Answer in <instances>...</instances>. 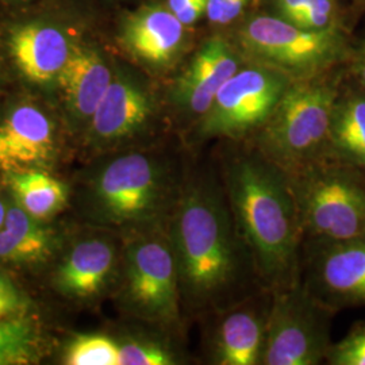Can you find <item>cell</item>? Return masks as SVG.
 <instances>
[{
  "label": "cell",
  "instance_id": "6da1fadb",
  "mask_svg": "<svg viewBox=\"0 0 365 365\" xmlns=\"http://www.w3.org/2000/svg\"><path fill=\"white\" fill-rule=\"evenodd\" d=\"M185 318L199 321L264 289L240 233L215 161L194 153L167 226Z\"/></svg>",
  "mask_w": 365,
  "mask_h": 365
},
{
  "label": "cell",
  "instance_id": "7a4b0ae2",
  "mask_svg": "<svg viewBox=\"0 0 365 365\" xmlns=\"http://www.w3.org/2000/svg\"><path fill=\"white\" fill-rule=\"evenodd\" d=\"M215 164L262 286L300 280L304 230L291 182L248 143L222 141Z\"/></svg>",
  "mask_w": 365,
  "mask_h": 365
},
{
  "label": "cell",
  "instance_id": "3957f363",
  "mask_svg": "<svg viewBox=\"0 0 365 365\" xmlns=\"http://www.w3.org/2000/svg\"><path fill=\"white\" fill-rule=\"evenodd\" d=\"M192 150L170 160L141 149L119 152L92 182L96 221L126 235L167 229L180 200Z\"/></svg>",
  "mask_w": 365,
  "mask_h": 365
},
{
  "label": "cell",
  "instance_id": "277c9868",
  "mask_svg": "<svg viewBox=\"0 0 365 365\" xmlns=\"http://www.w3.org/2000/svg\"><path fill=\"white\" fill-rule=\"evenodd\" d=\"M345 78L344 66L317 78L292 81L267 122L244 143L287 175L324 158Z\"/></svg>",
  "mask_w": 365,
  "mask_h": 365
},
{
  "label": "cell",
  "instance_id": "5b68a950",
  "mask_svg": "<svg viewBox=\"0 0 365 365\" xmlns=\"http://www.w3.org/2000/svg\"><path fill=\"white\" fill-rule=\"evenodd\" d=\"M248 61L272 68L292 81L346 66L352 43L345 29L307 30L269 14H249L230 36Z\"/></svg>",
  "mask_w": 365,
  "mask_h": 365
},
{
  "label": "cell",
  "instance_id": "8992f818",
  "mask_svg": "<svg viewBox=\"0 0 365 365\" xmlns=\"http://www.w3.org/2000/svg\"><path fill=\"white\" fill-rule=\"evenodd\" d=\"M119 299L131 317L178 334L182 333L187 318L167 229L123 237Z\"/></svg>",
  "mask_w": 365,
  "mask_h": 365
},
{
  "label": "cell",
  "instance_id": "52a82bcc",
  "mask_svg": "<svg viewBox=\"0 0 365 365\" xmlns=\"http://www.w3.org/2000/svg\"><path fill=\"white\" fill-rule=\"evenodd\" d=\"M307 242L365 237V173L324 157L287 175Z\"/></svg>",
  "mask_w": 365,
  "mask_h": 365
},
{
  "label": "cell",
  "instance_id": "ba28073f",
  "mask_svg": "<svg viewBox=\"0 0 365 365\" xmlns=\"http://www.w3.org/2000/svg\"><path fill=\"white\" fill-rule=\"evenodd\" d=\"M291 83L272 68L247 60L223 84L209 111L185 134V145L196 152L211 141H248L267 122Z\"/></svg>",
  "mask_w": 365,
  "mask_h": 365
},
{
  "label": "cell",
  "instance_id": "9c48e42d",
  "mask_svg": "<svg viewBox=\"0 0 365 365\" xmlns=\"http://www.w3.org/2000/svg\"><path fill=\"white\" fill-rule=\"evenodd\" d=\"M271 292L260 365H319L327 361L336 313L314 298L300 280Z\"/></svg>",
  "mask_w": 365,
  "mask_h": 365
},
{
  "label": "cell",
  "instance_id": "30bf717a",
  "mask_svg": "<svg viewBox=\"0 0 365 365\" xmlns=\"http://www.w3.org/2000/svg\"><path fill=\"white\" fill-rule=\"evenodd\" d=\"M247 63L230 36L214 34L196 45L172 78L168 101L185 134L209 111L223 84Z\"/></svg>",
  "mask_w": 365,
  "mask_h": 365
},
{
  "label": "cell",
  "instance_id": "8fae6325",
  "mask_svg": "<svg viewBox=\"0 0 365 365\" xmlns=\"http://www.w3.org/2000/svg\"><path fill=\"white\" fill-rule=\"evenodd\" d=\"M300 282L334 313L365 306V237L303 245Z\"/></svg>",
  "mask_w": 365,
  "mask_h": 365
},
{
  "label": "cell",
  "instance_id": "7c38bea8",
  "mask_svg": "<svg viewBox=\"0 0 365 365\" xmlns=\"http://www.w3.org/2000/svg\"><path fill=\"white\" fill-rule=\"evenodd\" d=\"M272 292L264 288L199 319L202 356L210 365H260Z\"/></svg>",
  "mask_w": 365,
  "mask_h": 365
},
{
  "label": "cell",
  "instance_id": "4fadbf2b",
  "mask_svg": "<svg viewBox=\"0 0 365 365\" xmlns=\"http://www.w3.org/2000/svg\"><path fill=\"white\" fill-rule=\"evenodd\" d=\"M190 29L173 15L165 1H152L122 18L119 43L146 69L167 73L179 69L194 51Z\"/></svg>",
  "mask_w": 365,
  "mask_h": 365
},
{
  "label": "cell",
  "instance_id": "5bb4252c",
  "mask_svg": "<svg viewBox=\"0 0 365 365\" xmlns=\"http://www.w3.org/2000/svg\"><path fill=\"white\" fill-rule=\"evenodd\" d=\"M158 106L155 93L140 78L120 69L90 119L93 144L122 148L144 137L153 128Z\"/></svg>",
  "mask_w": 365,
  "mask_h": 365
},
{
  "label": "cell",
  "instance_id": "9a60e30c",
  "mask_svg": "<svg viewBox=\"0 0 365 365\" xmlns=\"http://www.w3.org/2000/svg\"><path fill=\"white\" fill-rule=\"evenodd\" d=\"M54 128L33 105H21L0 120V172L39 170L52 161Z\"/></svg>",
  "mask_w": 365,
  "mask_h": 365
},
{
  "label": "cell",
  "instance_id": "2e32d148",
  "mask_svg": "<svg viewBox=\"0 0 365 365\" xmlns=\"http://www.w3.org/2000/svg\"><path fill=\"white\" fill-rule=\"evenodd\" d=\"M122 249L108 237H93L78 242L60 267L56 283L58 289L78 299L102 295L120 274Z\"/></svg>",
  "mask_w": 365,
  "mask_h": 365
},
{
  "label": "cell",
  "instance_id": "e0dca14e",
  "mask_svg": "<svg viewBox=\"0 0 365 365\" xmlns=\"http://www.w3.org/2000/svg\"><path fill=\"white\" fill-rule=\"evenodd\" d=\"M10 49L19 72L29 81L46 84L57 80L72 46L60 29L31 22L14 29Z\"/></svg>",
  "mask_w": 365,
  "mask_h": 365
},
{
  "label": "cell",
  "instance_id": "ac0fdd59",
  "mask_svg": "<svg viewBox=\"0 0 365 365\" xmlns=\"http://www.w3.org/2000/svg\"><path fill=\"white\" fill-rule=\"evenodd\" d=\"M114 78V69L102 53L91 46H72L57 81L66 106L78 120L90 122Z\"/></svg>",
  "mask_w": 365,
  "mask_h": 365
},
{
  "label": "cell",
  "instance_id": "d6986e66",
  "mask_svg": "<svg viewBox=\"0 0 365 365\" xmlns=\"http://www.w3.org/2000/svg\"><path fill=\"white\" fill-rule=\"evenodd\" d=\"M325 157L365 173V92L348 76L333 110Z\"/></svg>",
  "mask_w": 365,
  "mask_h": 365
},
{
  "label": "cell",
  "instance_id": "ffe728a7",
  "mask_svg": "<svg viewBox=\"0 0 365 365\" xmlns=\"http://www.w3.org/2000/svg\"><path fill=\"white\" fill-rule=\"evenodd\" d=\"M6 184L15 202L39 221L51 218L66 206V184L41 168L6 173Z\"/></svg>",
  "mask_w": 365,
  "mask_h": 365
},
{
  "label": "cell",
  "instance_id": "44dd1931",
  "mask_svg": "<svg viewBox=\"0 0 365 365\" xmlns=\"http://www.w3.org/2000/svg\"><path fill=\"white\" fill-rule=\"evenodd\" d=\"M261 11L307 30L344 29L339 0H262Z\"/></svg>",
  "mask_w": 365,
  "mask_h": 365
},
{
  "label": "cell",
  "instance_id": "7402d4cb",
  "mask_svg": "<svg viewBox=\"0 0 365 365\" xmlns=\"http://www.w3.org/2000/svg\"><path fill=\"white\" fill-rule=\"evenodd\" d=\"M119 365H180L188 364L187 352L155 336H125L117 339Z\"/></svg>",
  "mask_w": 365,
  "mask_h": 365
},
{
  "label": "cell",
  "instance_id": "603a6c76",
  "mask_svg": "<svg viewBox=\"0 0 365 365\" xmlns=\"http://www.w3.org/2000/svg\"><path fill=\"white\" fill-rule=\"evenodd\" d=\"M39 349L38 329L26 315L0 321V365L34 363Z\"/></svg>",
  "mask_w": 365,
  "mask_h": 365
},
{
  "label": "cell",
  "instance_id": "cb8c5ba5",
  "mask_svg": "<svg viewBox=\"0 0 365 365\" xmlns=\"http://www.w3.org/2000/svg\"><path fill=\"white\" fill-rule=\"evenodd\" d=\"M68 365H119L117 339L106 334H83L66 348Z\"/></svg>",
  "mask_w": 365,
  "mask_h": 365
},
{
  "label": "cell",
  "instance_id": "d4e9b609",
  "mask_svg": "<svg viewBox=\"0 0 365 365\" xmlns=\"http://www.w3.org/2000/svg\"><path fill=\"white\" fill-rule=\"evenodd\" d=\"M41 222L14 202L7 205L3 227L49 256L52 252V235Z\"/></svg>",
  "mask_w": 365,
  "mask_h": 365
},
{
  "label": "cell",
  "instance_id": "484cf974",
  "mask_svg": "<svg viewBox=\"0 0 365 365\" xmlns=\"http://www.w3.org/2000/svg\"><path fill=\"white\" fill-rule=\"evenodd\" d=\"M327 363L330 365H365V321L353 325L339 342H333Z\"/></svg>",
  "mask_w": 365,
  "mask_h": 365
},
{
  "label": "cell",
  "instance_id": "4316f807",
  "mask_svg": "<svg viewBox=\"0 0 365 365\" xmlns=\"http://www.w3.org/2000/svg\"><path fill=\"white\" fill-rule=\"evenodd\" d=\"M48 256L39 249L27 244L7 229H0V261L13 264H31L43 261Z\"/></svg>",
  "mask_w": 365,
  "mask_h": 365
},
{
  "label": "cell",
  "instance_id": "83f0119b",
  "mask_svg": "<svg viewBox=\"0 0 365 365\" xmlns=\"http://www.w3.org/2000/svg\"><path fill=\"white\" fill-rule=\"evenodd\" d=\"M30 302L14 283L13 279L0 271V321L25 317Z\"/></svg>",
  "mask_w": 365,
  "mask_h": 365
},
{
  "label": "cell",
  "instance_id": "f1b7e54d",
  "mask_svg": "<svg viewBox=\"0 0 365 365\" xmlns=\"http://www.w3.org/2000/svg\"><path fill=\"white\" fill-rule=\"evenodd\" d=\"M249 1L250 0H209L205 15L212 26H230L244 18Z\"/></svg>",
  "mask_w": 365,
  "mask_h": 365
},
{
  "label": "cell",
  "instance_id": "f546056e",
  "mask_svg": "<svg viewBox=\"0 0 365 365\" xmlns=\"http://www.w3.org/2000/svg\"><path fill=\"white\" fill-rule=\"evenodd\" d=\"M209 0H165L173 15L185 26L192 27L205 16Z\"/></svg>",
  "mask_w": 365,
  "mask_h": 365
},
{
  "label": "cell",
  "instance_id": "4dcf8cb0",
  "mask_svg": "<svg viewBox=\"0 0 365 365\" xmlns=\"http://www.w3.org/2000/svg\"><path fill=\"white\" fill-rule=\"evenodd\" d=\"M345 69L348 78L365 92V38L352 45Z\"/></svg>",
  "mask_w": 365,
  "mask_h": 365
},
{
  "label": "cell",
  "instance_id": "1f68e13d",
  "mask_svg": "<svg viewBox=\"0 0 365 365\" xmlns=\"http://www.w3.org/2000/svg\"><path fill=\"white\" fill-rule=\"evenodd\" d=\"M6 210H7V205L3 202V199L0 197V229L4 225V218H6Z\"/></svg>",
  "mask_w": 365,
  "mask_h": 365
}]
</instances>
